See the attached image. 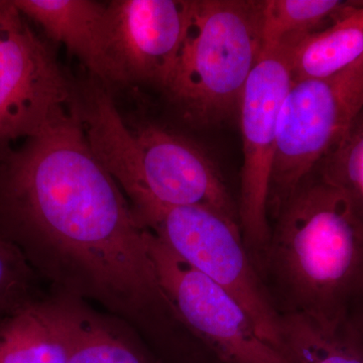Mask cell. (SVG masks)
<instances>
[{
    "instance_id": "obj_1",
    "label": "cell",
    "mask_w": 363,
    "mask_h": 363,
    "mask_svg": "<svg viewBox=\"0 0 363 363\" xmlns=\"http://www.w3.org/2000/svg\"><path fill=\"white\" fill-rule=\"evenodd\" d=\"M0 233L51 292L97 304L157 355L183 336L150 255V231L82 135L48 136L0 180Z\"/></svg>"
},
{
    "instance_id": "obj_2",
    "label": "cell",
    "mask_w": 363,
    "mask_h": 363,
    "mask_svg": "<svg viewBox=\"0 0 363 363\" xmlns=\"http://www.w3.org/2000/svg\"><path fill=\"white\" fill-rule=\"evenodd\" d=\"M274 220L259 271L271 279L283 313L338 326L363 289L362 219L312 174Z\"/></svg>"
},
{
    "instance_id": "obj_3",
    "label": "cell",
    "mask_w": 363,
    "mask_h": 363,
    "mask_svg": "<svg viewBox=\"0 0 363 363\" xmlns=\"http://www.w3.org/2000/svg\"><path fill=\"white\" fill-rule=\"evenodd\" d=\"M77 113L91 149L133 209L145 205L209 208L240 223L220 169L206 150L154 123L130 130L102 86L86 85Z\"/></svg>"
},
{
    "instance_id": "obj_4",
    "label": "cell",
    "mask_w": 363,
    "mask_h": 363,
    "mask_svg": "<svg viewBox=\"0 0 363 363\" xmlns=\"http://www.w3.org/2000/svg\"><path fill=\"white\" fill-rule=\"evenodd\" d=\"M264 1L191 0L176 64L164 91L183 121L206 128L225 123L262 52Z\"/></svg>"
},
{
    "instance_id": "obj_5",
    "label": "cell",
    "mask_w": 363,
    "mask_h": 363,
    "mask_svg": "<svg viewBox=\"0 0 363 363\" xmlns=\"http://www.w3.org/2000/svg\"><path fill=\"white\" fill-rule=\"evenodd\" d=\"M143 225L242 307L260 337L281 353V313L248 252L240 223L200 206L135 208Z\"/></svg>"
},
{
    "instance_id": "obj_6",
    "label": "cell",
    "mask_w": 363,
    "mask_h": 363,
    "mask_svg": "<svg viewBox=\"0 0 363 363\" xmlns=\"http://www.w3.org/2000/svg\"><path fill=\"white\" fill-rule=\"evenodd\" d=\"M363 109V58L325 78L293 82L278 119L267 212L272 218Z\"/></svg>"
},
{
    "instance_id": "obj_7",
    "label": "cell",
    "mask_w": 363,
    "mask_h": 363,
    "mask_svg": "<svg viewBox=\"0 0 363 363\" xmlns=\"http://www.w3.org/2000/svg\"><path fill=\"white\" fill-rule=\"evenodd\" d=\"M13 1H0V149L75 111V87Z\"/></svg>"
},
{
    "instance_id": "obj_8",
    "label": "cell",
    "mask_w": 363,
    "mask_h": 363,
    "mask_svg": "<svg viewBox=\"0 0 363 363\" xmlns=\"http://www.w3.org/2000/svg\"><path fill=\"white\" fill-rule=\"evenodd\" d=\"M150 255L164 295L206 363H289L260 337L226 291L189 266L150 231Z\"/></svg>"
},
{
    "instance_id": "obj_9",
    "label": "cell",
    "mask_w": 363,
    "mask_h": 363,
    "mask_svg": "<svg viewBox=\"0 0 363 363\" xmlns=\"http://www.w3.org/2000/svg\"><path fill=\"white\" fill-rule=\"evenodd\" d=\"M292 84L290 50L262 49L238 107L243 152L238 218L257 269L271 238L267 199L279 114Z\"/></svg>"
},
{
    "instance_id": "obj_10",
    "label": "cell",
    "mask_w": 363,
    "mask_h": 363,
    "mask_svg": "<svg viewBox=\"0 0 363 363\" xmlns=\"http://www.w3.org/2000/svg\"><path fill=\"white\" fill-rule=\"evenodd\" d=\"M106 4L112 59L124 82L164 89L183 42L191 0H114Z\"/></svg>"
},
{
    "instance_id": "obj_11",
    "label": "cell",
    "mask_w": 363,
    "mask_h": 363,
    "mask_svg": "<svg viewBox=\"0 0 363 363\" xmlns=\"http://www.w3.org/2000/svg\"><path fill=\"white\" fill-rule=\"evenodd\" d=\"M18 11L65 45L102 83L124 82L112 59L107 4L92 0H14Z\"/></svg>"
},
{
    "instance_id": "obj_12",
    "label": "cell",
    "mask_w": 363,
    "mask_h": 363,
    "mask_svg": "<svg viewBox=\"0 0 363 363\" xmlns=\"http://www.w3.org/2000/svg\"><path fill=\"white\" fill-rule=\"evenodd\" d=\"M72 334L63 297L50 292L0 320V363H68Z\"/></svg>"
},
{
    "instance_id": "obj_13",
    "label": "cell",
    "mask_w": 363,
    "mask_h": 363,
    "mask_svg": "<svg viewBox=\"0 0 363 363\" xmlns=\"http://www.w3.org/2000/svg\"><path fill=\"white\" fill-rule=\"evenodd\" d=\"M60 295L71 327L68 363H164L123 320L80 298Z\"/></svg>"
},
{
    "instance_id": "obj_14",
    "label": "cell",
    "mask_w": 363,
    "mask_h": 363,
    "mask_svg": "<svg viewBox=\"0 0 363 363\" xmlns=\"http://www.w3.org/2000/svg\"><path fill=\"white\" fill-rule=\"evenodd\" d=\"M363 58V1L290 51L293 82L337 74Z\"/></svg>"
},
{
    "instance_id": "obj_15",
    "label": "cell",
    "mask_w": 363,
    "mask_h": 363,
    "mask_svg": "<svg viewBox=\"0 0 363 363\" xmlns=\"http://www.w3.org/2000/svg\"><path fill=\"white\" fill-rule=\"evenodd\" d=\"M281 343L289 363H363L362 334L348 319L330 328L298 313H283Z\"/></svg>"
},
{
    "instance_id": "obj_16",
    "label": "cell",
    "mask_w": 363,
    "mask_h": 363,
    "mask_svg": "<svg viewBox=\"0 0 363 363\" xmlns=\"http://www.w3.org/2000/svg\"><path fill=\"white\" fill-rule=\"evenodd\" d=\"M359 1L264 0L262 49H286L347 16Z\"/></svg>"
},
{
    "instance_id": "obj_17",
    "label": "cell",
    "mask_w": 363,
    "mask_h": 363,
    "mask_svg": "<svg viewBox=\"0 0 363 363\" xmlns=\"http://www.w3.org/2000/svg\"><path fill=\"white\" fill-rule=\"evenodd\" d=\"M316 169L318 178L340 191L363 220V109Z\"/></svg>"
},
{
    "instance_id": "obj_18",
    "label": "cell",
    "mask_w": 363,
    "mask_h": 363,
    "mask_svg": "<svg viewBox=\"0 0 363 363\" xmlns=\"http://www.w3.org/2000/svg\"><path fill=\"white\" fill-rule=\"evenodd\" d=\"M39 281L20 250L0 233V320L45 296Z\"/></svg>"
},
{
    "instance_id": "obj_19",
    "label": "cell",
    "mask_w": 363,
    "mask_h": 363,
    "mask_svg": "<svg viewBox=\"0 0 363 363\" xmlns=\"http://www.w3.org/2000/svg\"><path fill=\"white\" fill-rule=\"evenodd\" d=\"M347 319L357 327L363 336V289L358 297L351 305Z\"/></svg>"
}]
</instances>
